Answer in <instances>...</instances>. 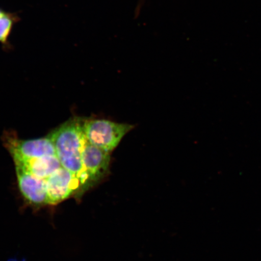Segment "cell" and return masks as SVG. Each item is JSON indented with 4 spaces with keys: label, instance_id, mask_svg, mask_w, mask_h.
<instances>
[{
    "label": "cell",
    "instance_id": "cell-8",
    "mask_svg": "<svg viewBox=\"0 0 261 261\" xmlns=\"http://www.w3.org/2000/svg\"><path fill=\"white\" fill-rule=\"evenodd\" d=\"M15 22L14 16L5 12L0 16V42L6 44Z\"/></svg>",
    "mask_w": 261,
    "mask_h": 261
},
{
    "label": "cell",
    "instance_id": "cell-3",
    "mask_svg": "<svg viewBox=\"0 0 261 261\" xmlns=\"http://www.w3.org/2000/svg\"><path fill=\"white\" fill-rule=\"evenodd\" d=\"M48 204H56L70 197L79 189H83L80 179L66 169L61 167L45 179Z\"/></svg>",
    "mask_w": 261,
    "mask_h": 261
},
{
    "label": "cell",
    "instance_id": "cell-9",
    "mask_svg": "<svg viewBox=\"0 0 261 261\" xmlns=\"http://www.w3.org/2000/svg\"><path fill=\"white\" fill-rule=\"evenodd\" d=\"M5 12L3 11L2 10L0 9V16L4 14Z\"/></svg>",
    "mask_w": 261,
    "mask_h": 261
},
{
    "label": "cell",
    "instance_id": "cell-5",
    "mask_svg": "<svg viewBox=\"0 0 261 261\" xmlns=\"http://www.w3.org/2000/svg\"><path fill=\"white\" fill-rule=\"evenodd\" d=\"M8 145L14 160L32 159L56 155L54 143L48 136L27 140H11Z\"/></svg>",
    "mask_w": 261,
    "mask_h": 261
},
{
    "label": "cell",
    "instance_id": "cell-6",
    "mask_svg": "<svg viewBox=\"0 0 261 261\" xmlns=\"http://www.w3.org/2000/svg\"><path fill=\"white\" fill-rule=\"evenodd\" d=\"M15 166L19 189L26 200L35 205L48 204L45 179L35 177L19 166Z\"/></svg>",
    "mask_w": 261,
    "mask_h": 261
},
{
    "label": "cell",
    "instance_id": "cell-7",
    "mask_svg": "<svg viewBox=\"0 0 261 261\" xmlns=\"http://www.w3.org/2000/svg\"><path fill=\"white\" fill-rule=\"evenodd\" d=\"M15 166H19L39 178L46 179L62 166L56 155L41 158L14 160Z\"/></svg>",
    "mask_w": 261,
    "mask_h": 261
},
{
    "label": "cell",
    "instance_id": "cell-2",
    "mask_svg": "<svg viewBox=\"0 0 261 261\" xmlns=\"http://www.w3.org/2000/svg\"><path fill=\"white\" fill-rule=\"evenodd\" d=\"M133 128L130 124L105 119H91L83 123V133L87 141L109 153L117 148Z\"/></svg>",
    "mask_w": 261,
    "mask_h": 261
},
{
    "label": "cell",
    "instance_id": "cell-1",
    "mask_svg": "<svg viewBox=\"0 0 261 261\" xmlns=\"http://www.w3.org/2000/svg\"><path fill=\"white\" fill-rule=\"evenodd\" d=\"M83 121L69 120L48 136L53 142L56 155L62 166L80 179L83 188L90 186L85 172L82 155L86 139Z\"/></svg>",
    "mask_w": 261,
    "mask_h": 261
},
{
    "label": "cell",
    "instance_id": "cell-4",
    "mask_svg": "<svg viewBox=\"0 0 261 261\" xmlns=\"http://www.w3.org/2000/svg\"><path fill=\"white\" fill-rule=\"evenodd\" d=\"M111 153L90 144L86 140L82 161L89 185L102 179L109 170Z\"/></svg>",
    "mask_w": 261,
    "mask_h": 261
}]
</instances>
